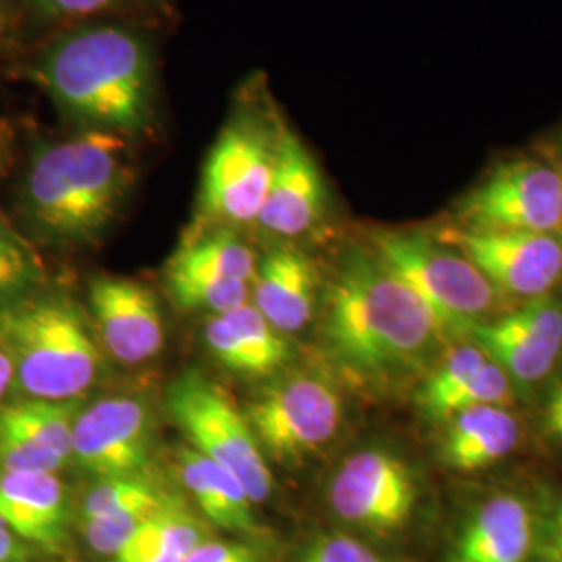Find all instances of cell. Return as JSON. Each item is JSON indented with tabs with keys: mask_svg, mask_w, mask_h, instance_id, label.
<instances>
[{
	"mask_svg": "<svg viewBox=\"0 0 562 562\" xmlns=\"http://www.w3.org/2000/svg\"><path fill=\"white\" fill-rule=\"evenodd\" d=\"M0 167H2V146H0Z\"/></svg>",
	"mask_w": 562,
	"mask_h": 562,
	"instance_id": "obj_34",
	"label": "cell"
},
{
	"mask_svg": "<svg viewBox=\"0 0 562 562\" xmlns=\"http://www.w3.org/2000/svg\"><path fill=\"white\" fill-rule=\"evenodd\" d=\"M561 153H562V146H561ZM561 178H562V169H561Z\"/></svg>",
	"mask_w": 562,
	"mask_h": 562,
	"instance_id": "obj_36",
	"label": "cell"
},
{
	"mask_svg": "<svg viewBox=\"0 0 562 562\" xmlns=\"http://www.w3.org/2000/svg\"><path fill=\"white\" fill-rule=\"evenodd\" d=\"M4 2H7V0H0V7H2V4H4Z\"/></svg>",
	"mask_w": 562,
	"mask_h": 562,
	"instance_id": "obj_35",
	"label": "cell"
},
{
	"mask_svg": "<svg viewBox=\"0 0 562 562\" xmlns=\"http://www.w3.org/2000/svg\"><path fill=\"white\" fill-rule=\"evenodd\" d=\"M181 562H261V552L250 543L206 538Z\"/></svg>",
	"mask_w": 562,
	"mask_h": 562,
	"instance_id": "obj_29",
	"label": "cell"
},
{
	"mask_svg": "<svg viewBox=\"0 0 562 562\" xmlns=\"http://www.w3.org/2000/svg\"><path fill=\"white\" fill-rule=\"evenodd\" d=\"M88 299L106 352L125 364L161 355L165 323L155 294L138 281L102 276L90 281Z\"/></svg>",
	"mask_w": 562,
	"mask_h": 562,
	"instance_id": "obj_15",
	"label": "cell"
},
{
	"mask_svg": "<svg viewBox=\"0 0 562 562\" xmlns=\"http://www.w3.org/2000/svg\"><path fill=\"white\" fill-rule=\"evenodd\" d=\"M319 271L292 244H278L262 257L250 281V304L281 334H296L315 319Z\"/></svg>",
	"mask_w": 562,
	"mask_h": 562,
	"instance_id": "obj_18",
	"label": "cell"
},
{
	"mask_svg": "<svg viewBox=\"0 0 562 562\" xmlns=\"http://www.w3.org/2000/svg\"><path fill=\"white\" fill-rule=\"evenodd\" d=\"M373 250L438 323L443 338L490 319L498 292L459 250L419 232H378Z\"/></svg>",
	"mask_w": 562,
	"mask_h": 562,
	"instance_id": "obj_6",
	"label": "cell"
},
{
	"mask_svg": "<svg viewBox=\"0 0 562 562\" xmlns=\"http://www.w3.org/2000/svg\"><path fill=\"white\" fill-rule=\"evenodd\" d=\"M257 257L232 227H201L167 262V281H252Z\"/></svg>",
	"mask_w": 562,
	"mask_h": 562,
	"instance_id": "obj_23",
	"label": "cell"
},
{
	"mask_svg": "<svg viewBox=\"0 0 562 562\" xmlns=\"http://www.w3.org/2000/svg\"><path fill=\"white\" fill-rule=\"evenodd\" d=\"M538 538L533 504L517 492H498L467 515L446 562H531Z\"/></svg>",
	"mask_w": 562,
	"mask_h": 562,
	"instance_id": "obj_17",
	"label": "cell"
},
{
	"mask_svg": "<svg viewBox=\"0 0 562 562\" xmlns=\"http://www.w3.org/2000/svg\"><path fill=\"white\" fill-rule=\"evenodd\" d=\"M23 559L20 538L0 521V562H18Z\"/></svg>",
	"mask_w": 562,
	"mask_h": 562,
	"instance_id": "obj_32",
	"label": "cell"
},
{
	"mask_svg": "<svg viewBox=\"0 0 562 562\" xmlns=\"http://www.w3.org/2000/svg\"><path fill=\"white\" fill-rule=\"evenodd\" d=\"M323 302L327 355L362 383L383 385L419 375L446 340L427 306L375 250H346Z\"/></svg>",
	"mask_w": 562,
	"mask_h": 562,
	"instance_id": "obj_1",
	"label": "cell"
},
{
	"mask_svg": "<svg viewBox=\"0 0 562 562\" xmlns=\"http://www.w3.org/2000/svg\"><path fill=\"white\" fill-rule=\"evenodd\" d=\"M41 278L42 265L34 250L0 220V302L30 296Z\"/></svg>",
	"mask_w": 562,
	"mask_h": 562,
	"instance_id": "obj_25",
	"label": "cell"
},
{
	"mask_svg": "<svg viewBox=\"0 0 562 562\" xmlns=\"http://www.w3.org/2000/svg\"><path fill=\"white\" fill-rule=\"evenodd\" d=\"M78 401L15 402L0 406V469L59 473L71 461Z\"/></svg>",
	"mask_w": 562,
	"mask_h": 562,
	"instance_id": "obj_16",
	"label": "cell"
},
{
	"mask_svg": "<svg viewBox=\"0 0 562 562\" xmlns=\"http://www.w3.org/2000/svg\"><path fill=\"white\" fill-rule=\"evenodd\" d=\"M434 238L473 262L498 294L542 299L562 278V234L442 227Z\"/></svg>",
	"mask_w": 562,
	"mask_h": 562,
	"instance_id": "obj_11",
	"label": "cell"
},
{
	"mask_svg": "<svg viewBox=\"0 0 562 562\" xmlns=\"http://www.w3.org/2000/svg\"><path fill=\"white\" fill-rule=\"evenodd\" d=\"M457 222L477 232L562 234L561 171L529 157L503 162L462 196Z\"/></svg>",
	"mask_w": 562,
	"mask_h": 562,
	"instance_id": "obj_9",
	"label": "cell"
},
{
	"mask_svg": "<svg viewBox=\"0 0 562 562\" xmlns=\"http://www.w3.org/2000/svg\"><path fill=\"white\" fill-rule=\"evenodd\" d=\"M485 361L487 357L475 344H461L452 348L423 382L417 396L423 413L434 422H443L446 406L480 373Z\"/></svg>",
	"mask_w": 562,
	"mask_h": 562,
	"instance_id": "obj_24",
	"label": "cell"
},
{
	"mask_svg": "<svg viewBox=\"0 0 562 562\" xmlns=\"http://www.w3.org/2000/svg\"><path fill=\"white\" fill-rule=\"evenodd\" d=\"M15 375H13V364L11 359L7 357V352L0 346V401L7 396V392L13 387Z\"/></svg>",
	"mask_w": 562,
	"mask_h": 562,
	"instance_id": "obj_33",
	"label": "cell"
},
{
	"mask_svg": "<svg viewBox=\"0 0 562 562\" xmlns=\"http://www.w3.org/2000/svg\"><path fill=\"white\" fill-rule=\"evenodd\" d=\"M536 559L538 562H562V501L548 521L540 525Z\"/></svg>",
	"mask_w": 562,
	"mask_h": 562,
	"instance_id": "obj_30",
	"label": "cell"
},
{
	"mask_svg": "<svg viewBox=\"0 0 562 562\" xmlns=\"http://www.w3.org/2000/svg\"><path fill=\"white\" fill-rule=\"evenodd\" d=\"M173 302L183 311L223 315L250 302L248 281H167Z\"/></svg>",
	"mask_w": 562,
	"mask_h": 562,
	"instance_id": "obj_26",
	"label": "cell"
},
{
	"mask_svg": "<svg viewBox=\"0 0 562 562\" xmlns=\"http://www.w3.org/2000/svg\"><path fill=\"white\" fill-rule=\"evenodd\" d=\"M281 127L262 86L244 90L211 146L202 171V227L255 225L278 161Z\"/></svg>",
	"mask_w": 562,
	"mask_h": 562,
	"instance_id": "obj_5",
	"label": "cell"
},
{
	"mask_svg": "<svg viewBox=\"0 0 562 562\" xmlns=\"http://www.w3.org/2000/svg\"><path fill=\"white\" fill-rule=\"evenodd\" d=\"M0 521L23 542L57 552L69 525L65 483L57 473L0 469Z\"/></svg>",
	"mask_w": 562,
	"mask_h": 562,
	"instance_id": "obj_20",
	"label": "cell"
},
{
	"mask_svg": "<svg viewBox=\"0 0 562 562\" xmlns=\"http://www.w3.org/2000/svg\"><path fill=\"white\" fill-rule=\"evenodd\" d=\"M155 454V417L138 396H109L81 406L71 459L97 480L142 475Z\"/></svg>",
	"mask_w": 562,
	"mask_h": 562,
	"instance_id": "obj_12",
	"label": "cell"
},
{
	"mask_svg": "<svg viewBox=\"0 0 562 562\" xmlns=\"http://www.w3.org/2000/svg\"><path fill=\"white\" fill-rule=\"evenodd\" d=\"M327 501L336 517L373 533L398 531L419 503V482L408 462L380 448L359 450L336 469Z\"/></svg>",
	"mask_w": 562,
	"mask_h": 562,
	"instance_id": "obj_10",
	"label": "cell"
},
{
	"mask_svg": "<svg viewBox=\"0 0 562 562\" xmlns=\"http://www.w3.org/2000/svg\"><path fill=\"white\" fill-rule=\"evenodd\" d=\"M140 2L144 0H30L34 15L42 21L88 20Z\"/></svg>",
	"mask_w": 562,
	"mask_h": 562,
	"instance_id": "obj_27",
	"label": "cell"
},
{
	"mask_svg": "<svg viewBox=\"0 0 562 562\" xmlns=\"http://www.w3.org/2000/svg\"><path fill=\"white\" fill-rule=\"evenodd\" d=\"M325 201L319 165L296 132L283 123L273 178L255 227L265 236L288 244L317 227Z\"/></svg>",
	"mask_w": 562,
	"mask_h": 562,
	"instance_id": "obj_14",
	"label": "cell"
},
{
	"mask_svg": "<svg viewBox=\"0 0 562 562\" xmlns=\"http://www.w3.org/2000/svg\"><path fill=\"white\" fill-rule=\"evenodd\" d=\"M209 355L225 369L246 378H273L292 359V346L250 304L213 315L202 327Z\"/></svg>",
	"mask_w": 562,
	"mask_h": 562,
	"instance_id": "obj_19",
	"label": "cell"
},
{
	"mask_svg": "<svg viewBox=\"0 0 562 562\" xmlns=\"http://www.w3.org/2000/svg\"><path fill=\"white\" fill-rule=\"evenodd\" d=\"M543 425H546V431L557 442L562 443V382L557 383L548 394V401L543 406Z\"/></svg>",
	"mask_w": 562,
	"mask_h": 562,
	"instance_id": "obj_31",
	"label": "cell"
},
{
	"mask_svg": "<svg viewBox=\"0 0 562 562\" xmlns=\"http://www.w3.org/2000/svg\"><path fill=\"white\" fill-rule=\"evenodd\" d=\"M467 338L510 382L533 385L542 382L561 357L562 306L548 296L533 299L496 319L477 323Z\"/></svg>",
	"mask_w": 562,
	"mask_h": 562,
	"instance_id": "obj_13",
	"label": "cell"
},
{
	"mask_svg": "<svg viewBox=\"0 0 562 562\" xmlns=\"http://www.w3.org/2000/svg\"><path fill=\"white\" fill-rule=\"evenodd\" d=\"M0 346L13 364V385L34 401H78L101 373L80 308L57 294L2 304Z\"/></svg>",
	"mask_w": 562,
	"mask_h": 562,
	"instance_id": "obj_4",
	"label": "cell"
},
{
	"mask_svg": "<svg viewBox=\"0 0 562 562\" xmlns=\"http://www.w3.org/2000/svg\"><path fill=\"white\" fill-rule=\"evenodd\" d=\"M296 562H383L369 546L348 536H319L308 543Z\"/></svg>",
	"mask_w": 562,
	"mask_h": 562,
	"instance_id": "obj_28",
	"label": "cell"
},
{
	"mask_svg": "<svg viewBox=\"0 0 562 562\" xmlns=\"http://www.w3.org/2000/svg\"><path fill=\"white\" fill-rule=\"evenodd\" d=\"M446 423L440 459L446 467L475 473L506 459L519 443L521 427L504 406H475Z\"/></svg>",
	"mask_w": 562,
	"mask_h": 562,
	"instance_id": "obj_21",
	"label": "cell"
},
{
	"mask_svg": "<svg viewBox=\"0 0 562 562\" xmlns=\"http://www.w3.org/2000/svg\"><path fill=\"white\" fill-rule=\"evenodd\" d=\"M178 475L206 521L234 533H257L255 503L232 471L202 457L194 448H180Z\"/></svg>",
	"mask_w": 562,
	"mask_h": 562,
	"instance_id": "obj_22",
	"label": "cell"
},
{
	"mask_svg": "<svg viewBox=\"0 0 562 562\" xmlns=\"http://www.w3.org/2000/svg\"><path fill=\"white\" fill-rule=\"evenodd\" d=\"M127 142L78 130L34 146L21 181V213L42 240L81 248L109 232L134 186Z\"/></svg>",
	"mask_w": 562,
	"mask_h": 562,
	"instance_id": "obj_3",
	"label": "cell"
},
{
	"mask_svg": "<svg viewBox=\"0 0 562 562\" xmlns=\"http://www.w3.org/2000/svg\"><path fill=\"white\" fill-rule=\"evenodd\" d=\"M165 408L196 452L232 471L250 501L265 503L273 477L246 417L222 387L199 371H188L169 383Z\"/></svg>",
	"mask_w": 562,
	"mask_h": 562,
	"instance_id": "obj_7",
	"label": "cell"
},
{
	"mask_svg": "<svg viewBox=\"0 0 562 562\" xmlns=\"http://www.w3.org/2000/svg\"><path fill=\"white\" fill-rule=\"evenodd\" d=\"M27 74L78 130L132 140L159 115L155 48L125 23L90 21L67 30L42 48Z\"/></svg>",
	"mask_w": 562,
	"mask_h": 562,
	"instance_id": "obj_2",
	"label": "cell"
},
{
	"mask_svg": "<svg viewBox=\"0 0 562 562\" xmlns=\"http://www.w3.org/2000/svg\"><path fill=\"white\" fill-rule=\"evenodd\" d=\"M244 417L265 457L294 461L336 438L344 422V402L329 378L315 371H294L265 385Z\"/></svg>",
	"mask_w": 562,
	"mask_h": 562,
	"instance_id": "obj_8",
	"label": "cell"
}]
</instances>
